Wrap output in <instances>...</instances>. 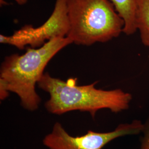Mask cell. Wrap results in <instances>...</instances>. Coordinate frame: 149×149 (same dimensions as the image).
Returning <instances> with one entry per match:
<instances>
[{
  "label": "cell",
  "mask_w": 149,
  "mask_h": 149,
  "mask_svg": "<svg viewBox=\"0 0 149 149\" xmlns=\"http://www.w3.org/2000/svg\"><path fill=\"white\" fill-rule=\"evenodd\" d=\"M68 37L56 38L38 48H27L22 55L6 56L0 68V99L11 92L18 96L22 107L29 111L39 108L41 98L36 87L49 61L63 48L72 44Z\"/></svg>",
  "instance_id": "6da1fadb"
},
{
  "label": "cell",
  "mask_w": 149,
  "mask_h": 149,
  "mask_svg": "<svg viewBox=\"0 0 149 149\" xmlns=\"http://www.w3.org/2000/svg\"><path fill=\"white\" fill-rule=\"evenodd\" d=\"M77 78L67 81L44 73L38 82L39 88L47 92L49 99L45 103L48 112L62 115L79 111L88 112L93 118L100 110L107 109L113 113L127 110L133 96L121 89L104 90L96 87L97 81L87 85L77 84Z\"/></svg>",
  "instance_id": "7a4b0ae2"
},
{
  "label": "cell",
  "mask_w": 149,
  "mask_h": 149,
  "mask_svg": "<svg viewBox=\"0 0 149 149\" xmlns=\"http://www.w3.org/2000/svg\"><path fill=\"white\" fill-rule=\"evenodd\" d=\"M69 31L79 45L106 43L123 33L124 21L109 0H67Z\"/></svg>",
  "instance_id": "3957f363"
},
{
  "label": "cell",
  "mask_w": 149,
  "mask_h": 149,
  "mask_svg": "<svg viewBox=\"0 0 149 149\" xmlns=\"http://www.w3.org/2000/svg\"><path fill=\"white\" fill-rule=\"evenodd\" d=\"M143 128L144 123L135 119L119 124L111 132L88 130L84 135L74 136L70 135L60 123L56 122L52 132L43 139V143L48 149H102L116 139L141 133Z\"/></svg>",
  "instance_id": "277c9868"
},
{
  "label": "cell",
  "mask_w": 149,
  "mask_h": 149,
  "mask_svg": "<svg viewBox=\"0 0 149 149\" xmlns=\"http://www.w3.org/2000/svg\"><path fill=\"white\" fill-rule=\"evenodd\" d=\"M69 31L67 0H56L53 11L39 27L27 24L10 36L0 35V43L11 45L20 50L26 47L38 48L56 38H65Z\"/></svg>",
  "instance_id": "5b68a950"
},
{
  "label": "cell",
  "mask_w": 149,
  "mask_h": 149,
  "mask_svg": "<svg viewBox=\"0 0 149 149\" xmlns=\"http://www.w3.org/2000/svg\"><path fill=\"white\" fill-rule=\"evenodd\" d=\"M124 21L123 33L131 36L137 31L135 17L137 0H109Z\"/></svg>",
  "instance_id": "8992f818"
},
{
  "label": "cell",
  "mask_w": 149,
  "mask_h": 149,
  "mask_svg": "<svg viewBox=\"0 0 149 149\" xmlns=\"http://www.w3.org/2000/svg\"><path fill=\"white\" fill-rule=\"evenodd\" d=\"M135 21L141 42L149 47V0H137Z\"/></svg>",
  "instance_id": "52a82bcc"
},
{
  "label": "cell",
  "mask_w": 149,
  "mask_h": 149,
  "mask_svg": "<svg viewBox=\"0 0 149 149\" xmlns=\"http://www.w3.org/2000/svg\"><path fill=\"white\" fill-rule=\"evenodd\" d=\"M140 149H149V117L144 123Z\"/></svg>",
  "instance_id": "ba28073f"
},
{
  "label": "cell",
  "mask_w": 149,
  "mask_h": 149,
  "mask_svg": "<svg viewBox=\"0 0 149 149\" xmlns=\"http://www.w3.org/2000/svg\"><path fill=\"white\" fill-rule=\"evenodd\" d=\"M19 5H24L27 3L28 0H15Z\"/></svg>",
  "instance_id": "9c48e42d"
}]
</instances>
